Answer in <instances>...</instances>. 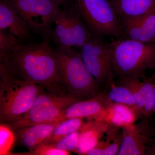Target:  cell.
Segmentation results:
<instances>
[{
  "label": "cell",
  "instance_id": "12",
  "mask_svg": "<svg viewBox=\"0 0 155 155\" xmlns=\"http://www.w3.org/2000/svg\"><path fill=\"white\" fill-rule=\"evenodd\" d=\"M108 104L104 90L93 97L77 101L63 111L54 123L75 118L94 119Z\"/></svg>",
  "mask_w": 155,
  "mask_h": 155
},
{
  "label": "cell",
  "instance_id": "21",
  "mask_svg": "<svg viewBox=\"0 0 155 155\" xmlns=\"http://www.w3.org/2000/svg\"><path fill=\"white\" fill-rule=\"evenodd\" d=\"M155 74L140 82V90L143 101V119H149L155 113Z\"/></svg>",
  "mask_w": 155,
  "mask_h": 155
},
{
  "label": "cell",
  "instance_id": "13",
  "mask_svg": "<svg viewBox=\"0 0 155 155\" xmlns=\"http://www.w3.org/2000/svg\"><path fill=\"white\" fill-rule=\"evenodd\" d=\"M105 121L90 119L81 127L79 144L76 153L86 155L94 148L112 127Z\"/></svg>",
  "mask_w": 155,
  "mask_h": 155
},
{
  "label": "cell",
  "instance_id": "20",
  "mask_svg": "<svg viewBox=\"0 0 155 155\" xmlns=\"http://www.w3.org/2000/svg\"><path fill=\"white\" fill-rule=\"evenodd\" d=\"M107 86L109 87V90L104 91L108 103L123 104L132 107L136 110L135 99L129 89L122 84L116 85L114 81Z\"/></svg>",
  "mask_w": 155,
  "mask_h": 155
},
{
  "label": "cell",
  "instance_id": "25",
  "mask_svg": "<svg viewBox=\"0 0 155 155\" xmlns=\"http://www.w3.org/2000/svg\"><path fill=\"white\" fill-rule=\"evenodd\" d=\"M80 130H78L70 134L55 143L51 144L55 147L76 153L79 142Z\"/></svg>",
  "mask_w": 155,
  "mask_h": 155
},
{
  "label": "cell",
  "instance_id": "29",
  "mask_svg": "<svg viewBox=\"0 0 155 155\" xmlns=\"http://www.w3.org/2000/svg\"><path fill=\"white\" fill-rule=\"evenodd\" d=\"M154 109H155V84L154 87Z\"/></svg>",
  "mask_w": 155,
  "mask_h": 155
},
{
  "label": "cell",
  "instance_id": "15",
  "mask_svg": "<svg viewBox=\"0 0 155 155\" xmlns=\"http://www.w3.org/2000/svg\"><path fill=\"white\" fill-rule=\"evenodd\" d=\"M0 29L9 31L21 40L29 38L31 31L6 0H0Z\"/></svg>",
  "mask_w": 155,
  "mask_h": 155
},
{
  "label": "cell",
  "instance_id": "4",
  "mask_svg": "<svg viewBox=\"0 0 155 155\" xmlns=\"http://www.w3.org/2000/svg\"><path fill=\"white\" fill-rule=\"evenodd\" d=\"M54 52L59 74L68 94L85 99L102 91L101 85L84 65L80 52L73 48H57Z\"/></svg>",
  "mask_w": 155,
  "mask_h": 155
},
{
  "label": "cell",
  "instance_id": "17",
  "mask_svg": "<svg viewBox=\"0 0 155 155\" xmlns=\"http://www.w3.org/2000/svg\"><path fill=\"white\" fill-rule=\"evenodd\" d=\"M120 22L144 16L155 10V0H110Z\"/></svg>",
  "mask_w": 155,
  "mask_h": 155
},
{
  "label": "cell",
  "instance_id": "28",
  "mask_svg": "<svg viewBox=\"0 0 155 155\" xmlns=\"http://www.w3.org/2000/svg\"><path fill=\"white\" fill-rule=\"evenodd\" d=\"M59 7H63L68 2L69 0H52Z\"/></svg>",
  "mask_w": 155,
  "mask_h": 155
},
{
  "label": "cell",
  "instance_id": "6",
  "mask_svg": "<svg viewBox=\"0 0 155 155\" xmlns=\"http://www.w3.org/2000/svg\"><path fill=\"white\" fill-rule=\"evenodd\" d=\"M82 99L69 94H58L44 90L38 95L29 110L11 125L16 130L35 124L54 123L68 107Z\"/></svg>",
  "mask_w": 155,
  "mask_h": 155
},
{
  "label": "cell",
  "instance_id": "10",
  "mask_svg": "<svg viewBox=\"0 0 155 155\" xmlns=\"http://www.w3.org/2000/svg\"><path fill=\"white\" fill-rule=\"evenodd\" d=\"M122 140L119 155H145L150 142L154 137L155 129L149 119L122 128Z\"/></svg>",
  "mask_w": 155,
  "mask_h": 155
},
{
  "label": "cell",
  "instance_id": "2",
  "mask_svg": "<svg viewBox=\"0 0 155 155\" xmlns=\"http://www.w3.org/2000/svg\"><path fill=\"white\" fill-rule=\"evenodd\" d=\"M109 45L114 77L141 79L147 70H155V42L113 38Z\"/></svg>",
  "mask_w": 155,
  "mask_h": 155
},
{
  "label": "cell",
  "instance_id": "27",
  "mask_svg": "<svg viewBox=\"0 0 155 155\" xmlns=\"http://www.w3.org/2000/svg\"><path fill=\"white\" fill-rule=\"evenodd\" d=\"M145 155H155V137L153 138L148 146Z\"/></svg>",
  "mask_w": 155,
  "mask_h": 155
},
{
  "label": "cell",
  "instance_id": "7",
  "mask_svg": "<svg viewBox=\"0 0 155 155\" xmlns=\"http://www.w3.org/2000/svg\"><path fill=\"white\" fill-rule=\"evenodd\" d=\"M52 39L58 48H81L93 36L76 9L69 3L55 19Z\"/></svg>",
  "mask_w": 155,
  "mask_h": 155
},
{
  "label": "cell",
  "instance_id": "24",
  "mask_svg": "<svg viewBox=\"0 0 155 155\" xmlns=\"http://www.w3.org/2000/svg\"><path fill=\"white\" fill-rule=\"evenodd\" d=\"M20 41L9 31L0 29V58L20 44Z\"/></svg>",
  "mask_w": 155,
  "mask_h": 155
},
{
  "label": "cell",
  "instance_id": "26",
  "mask_svg": "<svg viewBox=\"0 0 155 155\" xmlns=\"http://www.w3.org/2000/svg\"><path fill=\"white\" fill-rule=\"evenodd\" d=\"M71 152L60 149L51 144H42L35 149L22 153H13L11 155H69Z\"/></svg>",
  "mask_w": 155,
  "mask_h": 155
},
{
  "label": "cell",
  "instance_id": "23",
  "mask_svg": "<svg viewBox=\"0 0 155 155\" xmlns=\"http://www.w3.org/2000/svg\"><path fill=\"white\" fill-rule=\"evenodd\" d=\"M119 84L124 85L132 92L136 103V110L140 119H143V101L141 90L140 79L136 78H127L118 79Z\"/></svg>",
  "mask_w": 155,
  "mask_h": 155
},
{
  "label": "cell",
  "instance_id": "16",
  "mask_svg": "<svg viewBox=\"0 0 155 155\" xmlns=\"http://www.w3.org/2000/svg\"><path fill=\"white\" fill-rule=\"evenodd\" d=\"M57 125V123H41L14 130L20 144L31 151L43 144Z\"/></svg>",
  "mask_w": 155,
  "mask_h": 155
},
{
  "label": "cell",
  "instance_id": "19",
  "mask_svg": "<svg viewBox=\"0 0 155 155\" xmlns=\"http://www.w3.org/2000/svg\"><path fill=\"white\" fill-rule=\"evenodd\" d=\"M83 119L82 118H71L57 123L52 133L43 144L55 143L70 134L79 130L84 124Z\"/></svg>",
  "mask_w": 155,
  "mask_h": 155
},
{
  "label": "cell",
  "instance_id": "1",
  "mask_svg": "<svg viewBox=\"0 0 155 155\" xmlns=\"http://www.w3.org/2000/svg\"><path fill=\"white\" fill-rule=\"evenodd\" d=\"M51 37L29 45L21 43L0 58V65L12 75L41 86L47 91L68 94L59 71Z\"/></svg>",
  "mask_w": 155,
  "mask_h": 155
},
{
  "label": "cell",
  "instance_id": "22",
  "mask_svg": "<svg viewBox=\"0 0 155 155\" xmlns=\"http://www.w3.org/2000/svg\"><path fill=\"white\" fill-rule=\"evenodd\" d=\"M17 134L10 124L1 122L0 124V155H11L15 144Z\"/></svg>",
  "mask_w": 155,
  "mask_h": 155
},
{
  "label": "cell",
  "instance_id": "9",
  "mask_svg": "<svg viewBox=\"0 0 155 155\" xmlns=\"http://www.w3.org/2000/svg\"><path fill=\"white\" fill-rule=\"evenodd\" d=\"M80 52L87 70L101 86L114 82L109 45L103 37L93 35L81 48Z\"/></svg>",
  "mask_w": 155,
  "mask_h": 155
},
{
  "label": "cell",
  "instance_id": "11",
  "mask_svg": "<svg viewBox=\"0 0 155 155\" xmlns=\"http://www.w3.org/2000/svg\"><path fill=\"white\" fill-rule=\"evenodd\" d=\"M122 38L141 42H155V10L135 19L120 21Z\"/></svg>",
  "mask_w": 155,
  "mask_h": 155
},
{
  "label": "cell",
  "instance_id": "8",
  "mask_svg": "<svg viewBox=\"0 0 155 155\" xmlns=\"http://www.w3.org/2000/svg\"><path fill=\"white\" fill-rule=\"evenodd\" d=\"M31 30L45 37L51 36V27L61 10L52 0H6Z\"/></svg>",
  "mask_w": 155,
  "mask_h": 155
},
{
  "label": "cell",
  "instance_id": "5",
  "mask_svg": "<svg viewBox=\"0 0 155 155\" xmlns=\"http://www.w3.org/2000/svg\"><path fill=\"white\" fill-rule=\"evenodd\" d=\"M94 36L122 38L120 20L109 0H69Z\"/></svg>",
  "mask_w": 155,
  "mask_h": 155
},
{
  "label": "cell",
  "instance_id": "18",
  "mask_svg": "<svg viewBox=\"0 0 155 155\" xmlns=\"http://www.w3.org/2000/svg\"><path fill=\"white\" fill-rule=\"evenodd\" d=\"M122 140V128L112 126L87 155H118Z\"/></svg>",
  "mask_w": 155,
  "mask_h": 155
},
{
  "label": "cell",
  "instance_id": "14",
  "mask_svg": "<svg viewBox=\"0 0 155 155\" xmlns=\"http://www.w3.org/2000/svg\"><path fill=\"white\" fill-rule=\"evenodd\" d=\"M93 119L103 120L114 127L122 128L134 124L140 117L132 107L119 103H109Z\"/></svg>",
  "mask_w": 155,
  "mask_h": 155
},
{
  "label": "cell",
  "instance_id": "3",
  "mask_svg": "<svg viewBox=\"0 0 155 155\" xmlns=\"http://www.w3.org/2000/svg\"><path fill=\"white\" fill-rule=\"evenodd\" d=\"M44 90L40 85L12 75L0 65L1 122L11 125L18 121Z\"/></svg>",
  "mask_w": 155,
  "mask_h": 155
}]
</instances>
